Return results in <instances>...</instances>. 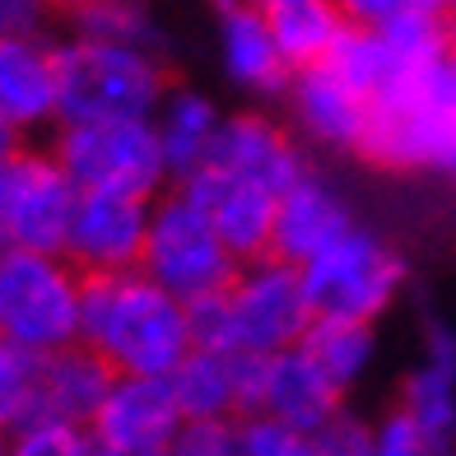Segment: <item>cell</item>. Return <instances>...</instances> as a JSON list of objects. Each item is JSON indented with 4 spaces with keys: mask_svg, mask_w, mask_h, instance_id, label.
Instances as JSON below:
<instances>
[{
    "mask_svg": "<svg viewBox=\"0 0 456 456\" xmlns=\"http://www.w3.org/2000/svg\"><path fill=\"white\" fill-rule=\"evenodd\" d=\"M79 345L112 372H150L168 378L196 345L191 303L168 294L144 271L85 275V303H79Z\"/></svg>",
    "mask_w": 456,
    "mask_h": 456,
    "instance_id": "obj_1",
    "label": "cell"
},
{
    "mask_svg": "<svg viewBox=\"0 0 456 456\" xmlns=\"http://www.w3.org/2000/svg\"><path fill=\"white\" fill-rule=\"evenodd\" d=\"M313 298L303 289L298 265L280 256L242 261L224 294L191 303L196 345L228 349V354L271 359L280 349H294L313 326Z\"/></svg>",
    "mask_w": 456,
    "mask_h": 456,
    "instance_id": "obj_2",
    "label": "cell"
},
{
    "mask_svg": "<svg viewBox=\"0 0 456 456\" xmlns=\"http://www.w3.org/2000/svg\"><path fill=\"white\" fill-rule=\"evenodd\" d=\"M61 112L56 121H150L168 94L163 56L94 37H70L56 47Z\"/></svg>",
    "mask_w": 456,
    "mask_h": 456,
    "instance_id": "obj_3",
    "label": "cell"
},
{
    "mask_svg": "<svg viewBox=\"0 0 456 456\" xmlns=\"http://www.w3.org/2000/svg\"><path fill=\"white\" fill-rule=\"evenodd\" d=\"M85 275L61 252L0 247V340L28 354H56L79 340Z\"/></svg>",
    "mask_w": 456,
    "mask_h": 456,
    "instance_id": "obj_4",
    "label": "cell"
},
{
    "mask_svg": "<svg viewBox=\"0 0 456 456\" xmlns=\"http://www.w3.org/2000/svg\"><path fill=\"white\" fill-rule=\"evenodd\" d=\"M238 265L242 261L224 242L215 219L182 186L150 200V233H144L140 271L159 280L168 294H177L182 303H205L224 294L228 280L238 275Z\"/></svg>",
    "mask_w": 456,
    "mask_h": 456,
    "instance_id": "obj_5",
    "label": "cell"
},
{
    "mask_svg": "<svg viewBox=\"0 0 456 456\" xmlns=\"http://www.w3.org/2000/svg\"><path fill=\"white\" fill-rule=\"evenodd\" d=\"M359 154L378 163V168H396V173L428 168L447 177V163L456 154V108L443 98L438 66L424 75H410L382 98H372Z\"/></svg>",
    "mask_w": 456,
    "mask_h": 456,
    "instance_id": "obj_6",
    "label": "cell"
},
{
    "mask_svg": "<svg viewBox=\"0 0 456 456\" xmlns=\"http://www.w3.org/2000/svg\"><path fill=\"white\" fill-rule=\"evenodd\" d=\"M298 275L317 317H345L372 326L387 307H396L405 289V261L382 233L354 224L330 247H322L313 261H303Z\"/></svg>",
    "mask_w": 456,
    "mask_h": 456,
    "instance_id": "obj_7",
    "label": "cell"
},
{
    "mask_svg": "<svg viewBox=\"0 0 456 456\" xmlns=\"http://www.w3.org/2000/svg\"><path fill=\"white\" fill-rule=\"evenodd\" d=\"M56 163L79 191H121L154 200L168 182V163L150 121H66L52 144Z\"/></svg>",
    "mask_w": 456,
    "mask_h": 456,
    "instance_id": "obj_8",
    "label": "cell"
},
{
    "mask_svg": "<svg viewBox=\"0 0 456 456\" xmlns=\"http://www.w3.org/2000/svg\"><path fill=\"white\" fill-rule=\"evenodd\" d=\"M79 186L56 163L52 150H14L0 154V233L5 247L61 252L75 215Z\"/></svg>",
    "mask_w": 456,
    "mask_h": 456,
    "instance_id": "obj_9",
    "label": "cell"
},
{
    "mask_svg": "<svg viewBox=\"0 0 456 456\" xmlns=\"http://www.w3.org/2000/svg\"><path fill=\"white\" fill-rule=\"evenodd\" d=\"M144 233H150V200L121 191H79L66 228V256L79 275L140 271Z\"/></svg>",
    "mask_w": 456,
    "mask_h": 456,
    "instance_id": "obj_10",
    "label": "cell"
},
{
    "mask_svg": "<svg viewBox=\"0 0 456 456\" xmlns=\"http://www.w3.org/2000/svg\"><path fill=\"white\" fill-rule=\"evenodd\" d=\"M182 405L173 396L168 378H150V372H117L108 396L94 414V443L108 447H131V452H163L182 428Z\"/></svg>",
    "mask_w": 456,
    "mask_h": 456,
    "instance_id": "obj_11",
    "label": "cell"
},
{
    "mask_svg": "<svg viewBox=\"0 0 456 456\" xmlns=\"http://www.w3.org/2000/svg\"><path fill=\"white\" fill-rule=\"evenodd\" d=\"M340 401H345V391L326 378L322 363L303 345L280 349V354L256 363L252 414H265V419H280L303 433H317L322 424H330L340 414Z\"/></svg>",
    "mask_w": 456,
    "mask_h": 456,
    "instance_id": "obj_12",
    "label": "cell"
},
{
    "mask_svg": "<svg viewBox=\"0 0 456 456\" xmlns=\"http://www.w3.org/2000/svg\"><path fill=\"white\" fill-rule=\"evenodd\" d=\"M182 191L191 196L205 215L215 219V228L224 233V242L233 247L238 261H256V256H271V233H275V205L280 196L265 191V186L233 177L205 163L191 177H182Z\"/></svg>",
    "mask_w": 456,
    "mask_h": 456,
    "instance_id": "obj_13",
    "label": "cell"
},
{
    "mask_svg": "<svg viewBox=\"0 0 456 456\" xmlns=\"http://www.w3.org/2000/svg\"><path fill=\"white\" fill-rule=\"evenodd\" d=\"M215 168L247 177L265 186V191L284 196V186H294L307 173V159L298 150V140L289 135L280 121L261 117V112H238V117H224L219 140H215V154L205 159ZM200 163V168H205Z\"/></svg>",
    "mask_w": 456,
    "mask_h": 456,
    "instance_id": "obj_14",
    "label": "cell"
},
{
    "mask_svg": "<svg viewBox=\"0 0 456 456\" xmlns=\"http://www.w3.org/2000/svg\"><path fill=\"white\" fill-rule=\"evenodd\" d=\"M256 363L252 354L191 345L186 359L168 372L173 396L186 419H247L256 396Z\"/></svg>",
    "mask_w": 456,
    "mask_h": 456,
    "instance_id": "obj_15",
    "label": "cell"
},
{
    "mask_svg": "<svg viewBox=\"0 0 456 456\" xmlns=\"http://www.w3.org/2000/svg\"><path fill=\"white\" fill-rule=\"evenodd\" d=\"M354 224L359 219L349 210V200L340 196V186L307 168L294 186H284V196L275 205L271 256H280L289 265H303V261H313L322 247L336 242L340 233H349Z\"/></svg>",
    "mask_w": 456,
    "mask_h": 456,
    "instance_id": "obj_16",
    "label": "cell"
},
{
    "mask_svg": "<svg viewBox=\"0 0 456 456\" xmlns=\"http://www.w3.org/2000/svg\"><path fill=\"white\" fill-rule=\"evenodd\" d=\"M284 94L294 102V121L307 140L326 144V150H359L372 102H368V94H359L349 85L345 75L330 70L326 61L294 70Z\"/></svg>",
    "mask_w": 456,
    "mask_h": 456,
    "instance_id": "obj_17",
    "label": "cell"
},
{
    "mask_svg": "<svg viewBox=\"0 0 456 456\" xmlns=\"http://www.w3.org/2000/svg\"><path fill=\"white\" fill-rule=\"evenodd\" d=\"M0 112L14 131H37L61 112V66L43 33L0 37Z\"/></svg>",
    "mask_w": 456,
    "mask_h": 456,
    "instance_id": "obj_18",
    "label": "cell"
},
{
    "mask_svg": "<svg viewBox=\"0 0 456 456\" xmlns=\"http://www.w3.org/2000/svg\"><path fill=\"white\" fill-rule=\"evenodd\" d=\"M219 61L224 75L247 94H284L294 79V66L284 61L275 33L265 28L252 0L219 10Z\"/></svg>",
    "mask_w": 456,
    "mask_h": 456,
    "instance_id": "obj_19",
    "label": "cell"
},
{
    "mask_svg": "<svg viewBox=\"0 0 456 456\" xmlns=\"http://www.w3.org/2000/svg\"><path fill=\"white\" fill-rule=\"evenodd\" d=\"M112 378L117 372L79 340L56 349V354H43V363H37V414L70 419V424H94Z\"/></svg>",
    "mask_w": 456,
    "mask_h": 456,
    "instance_id": "obj_20",
    "label": "cell"
},
{
    "mask_svg": "<svg viewBox=\"0 0 456 456\" xmlns=\"http://www.w3.org/2000/svg\"><path fill=\"white\" fill-rule=\"evenodd\" d=\"M401 410L428 428L456 433V326L443 317L424 322V349L401 387Z\"/></svg>",
    "mask_w": 456,
    "mask_h": 456,
    "instance_id": "obj_21",
    "label": "cell"
},
{
    "mask_svg": "<svg viewBox=\"0 0 456 456\" xmlns=\"http://www.w3.org/2000/svg\"><path fill=\"white\" fill-rule=\"evenodd\" d=\"M224 126V112L196 89H168L154 112L159 150L168 163V177H191L205 159L215 154V140Z\"/></svg>",
    "mask_w": 456,
    "mask_h": 456,
    "instance_id": "obj_22",
    "label": "cell"
},
{
    "mask_svg": "<svg viewBox=\"0 0 456 456\" xmlns=\"http://www.w3.org/2000/svg\"><path fill=\"white\" fill-rule=\"evenodd\" d=\"M252 5L265 19V28L275 33V43L294 70L326 61V52L349 28L340 0H252Z\"/></svg>",
    "mask_w": 456,
    "mask_h": 456,
    "instance_id": "obj_23",
    "label": "cell"
},
{
    "mask_svg": "<svg viewBox=\"0 0 456 456\" xmlns=\"http://www.w3.org/2000/svg\"><path fill=\"white\" fill-rule=\"evenodd\" d=\"M298 345L322 363V372L340 391L363 382V372L372 363V349H378L368 322H345V317H313V326H307V336Z\"/></svg>",
    "mask_w": 456,
    "mask_h": 456,
    "instance_id": "obj_24",
    "label": "cell"
},
{
    "mask_svg": "<svg viewBox=\"0 0 456 456\" xmlns=\"http://www.w3.org/2000/svg\"><path fill=\"white\" fill-rule=\"evenodd\" d=\"M75 37H94V43H117V47H140L163 56V28L154 14L144 10V0H108V5H89L70 14Z\"/></svg>",
    "mask_w": 456,
    "mask_h": 456,
    "instance_id": "obj_25",
    "label": "cell"
},
{
    "mask_svg": "<svg viewBox=\"0 0 456 456\" xmlns=\"http://www.w3.org/2000/svg\"><path fill=\"white\" fill-rule=\"evenodd\" d=\"M37 363H43V354L0 340V433L37 414Z\"/></svg>",
    "mask_w": 456,
    "mask_h": 456,
    "instance_id": "obj_26",
    "label": "cell"
},
{
    "mask_svg": "<svg viewBox=\"0 0 456 456\" xmlns=\"http://www.w3.org/2000/svg\"><path fill=\"white\" fill-rule=\"evenodd\" d=\"M10 456H94V428L33 414L19 428H10Z\"/></svg>",
    "mask_w": 456,
    "mask_h": 456,
    "instance_id": "obj_27",
    "label": "cell"
},
{
    "mask_svg": "<svg viewBox=\"0 0 456 456\" xmlns=\"http://www.w3.org/2000/svg\"><path fill=\"white\" fill-rule=\"evenodd\" d=\"M372 456H456V433L428 428L396 405L372 424Z\"/></svg>",
    "mask_w": 456,
    "mask_h": 456,
    "instance_id": "obj_28",
    "label": "cell"
},
{
    "mask_svg": "<svg viewBox=\"0 0 456 456\" xmlns=\"http://www.w3.org/2000/svg\"><path fill=\"white\" fill-rule=\"evenodd\" d=\"M163 456H242V419H182Z\"/></svg>",
    "mask_w": 456,
    "mask_h": 456,
    "instance_id": "obj_29",
    "label": "cell"
},
{
    "mask_svg": "<svg viewBox=\"0 0 456 456\" xmlns=\"http://www.w3.org/2000/svg\"><path fill=\"white\" fill-rule=\"evenodd\" d=\"M242 456H313V433L289 428L265 414L242 419Z\"/></svg>",
    "mask_w": 456,
    "mask_h": 456,
    "instance_id": "obj_30",
    "label": "cell"
},
{
    "mask_svg": "<svg viewBox=\"0 0 456 456\" xmlns=\"http://www.w3.org/2000/svg\"><path fill=\"white\" fill-rule=\"evenodd\" d=\"M313 456H372V424L340 410L336 419L313 433Z\"/></svg>",
    "mask_w": 456,
    "mask_h": 456,
    "instance_id": "obj_31",
    "label": "cell"
},
{
    "mask_svg": "<svg viewBox=\"0 0 456 456\" xmlns=\"http://www.w3.org/2000/svg\"><path fill=\"white\" fill-rule=\"evenodd\" d=\"M52 5H56V0H0V37L43 33Z\"/></svg>",
    "mask_w": 456,
    "mask_h": 456,
    "instance_id": "obj_32",
    "label": "cell"
},
{
    "mask_svg": "<svg viewBox=\"0 0 456 456\" xmlns=\"http://www.w3.org/2000/svg\"><path fill=\"white\" fill-rule=\"evenodd\" d=\"M438 85H443V98L456 108V47L438 61Z\"/></svg>",
    "mask_w": 456,
    "mask_h": 456,
    "instance_id": "obj_33",
    "label": "cell"
},
{
    "mask_svg": "<svg viewBox=\"0 0 456 456\" xmlns=\"http://www.w3.org/2000/svg\"><path fill=\"white\" fill-rule=\"evenodd\" d=\"M94 456H163V452H131V447H108V443H94Z\"/></svg>",
    "mask_w": 456,
    "mask_h": 456,
    "instance_id": "obj_34",
    "label": "cell"
},
{
    "mask_svg": "<svg viewBox=\"0 0 456 456\" xmlns=\"http://www.w3.org/2000/svg\"><path fill=\"white\" fill-rule=\"evenodd\" d=\"M14 144H19V131L10 126V117L0 112V154H5V150H14Z\"/></svg>",
    "mask_w": 456,
    "mask_h": 456,
    "instance_id": "obj_35",
    "label": "cell"
},
{
    "mask_svg": "<svg viewBox=\"0 0 456 456\" xmlns=\"http://www.w3.org/2000/svg\"><path fill=\"white\" fill-rule=\"evenodd\" d=\"M56 5L66 14H75V10H89V5H108V0H56Z\"/></svg>",
    "mask_w": 456,
    "mask_h": 456,
    "instance_id": "obj_36",
    "label": "cell"
},
{
    "mask_svg": "<svg viewBox=\"0 0 456 456\" xmlns=\"http://www.w3.org/2000/svg\"><path fill=\"white\" fill-rule=\"evenodd\" d=\"M228 5H238V0H215V10H228Z\"/></svg>",
    "mask_w": 456,
    "mask_h": 456,
    "instance_id": "obj_37",
    "label": "cell"
},
{
    "mask_svg": "<svg viewBox=\"0 0 456 456\" xmlns=\"http://www.w3.org/2000/svg\"><path fill=\"white\" fill-rule=\"evenodd\" d=\"M447 177H456V154H452V163H447Z\"/></svg>",
    "mask_w": 456,
    "mask_h": 456,
    "instance_id": "obj_38",
    "label": "cell"
},
{
    "mask_svg": "<svg viewBox=\"0 0 456 456\" xmlns=\"http://www.w3.org/2000/svg\"><path fill=\"white\" fill-rule=\"evenodd\" d=\"M447 10H452V19H456V0H447Z\"/></svg>",
    "mask_w": 456,
    "mask_h": 456,
    "instance_id": "obj_39",
    "label": "cell"
},
{
    "mask_svg": "<svg viewBox=\"0 0 456 456\" xmlns=\"http://www.w3.org/2000/svg\"><path fill=\"white\" fill-rule=\"evenodd\" d=\"M0 247H5V233H0Z\"/></svg>",
    "mask_w": 456,
    "mask_h": 456,
    "instance_id": "obj_40",
    "label": "cell"
}]
</instances>
